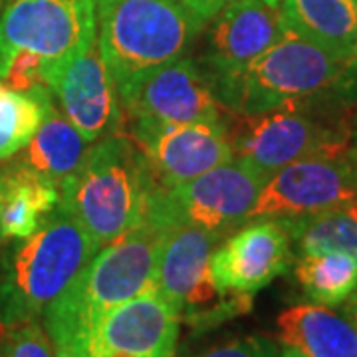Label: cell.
<instances>
[{"label":"cell","instance_id":"cell-1","mask_svg":"<svg viewBox=\"0 0 357 357\" xmlns=\"http://www.w3.org/2000/svg\"><path fill=\"white\" fill-rule=\"evenodd\" d=\"M155 189L139 145L117 133L89 147L82 165L60 185L58 208L103 248L145 220Z\"/></svg>","mask_w":357,"mask_h":357},{"label":"cell","instance_id":"cell-2","mask_svg":"<svg viewBox=\"0 0 357 357\" xmlns=\"http://www.w3.org/2000/svg\"><path fill=\"white\" fill-rule=\"evenodd\" d=\"M100 250L60 208L32 236L10 241L0 258V326L38 321Z\"/></svg>","mask_w":357,"mask_h":357},{"label":"cell","instance_id":"cell-3","mask_svg":"<svg viewBox=\"0 0 357 357\" xmlns=\"http://www.w3.org/2000/svg\"><path fill=\"white\" fill-rule=\"evenodd\" d=\"M96 20L121 105L151 74L183 58L204 28L181 0H96Z\"/></svg>","mask_w":357,"mask_h":357},{"label":"cell","instance_id":"cell-4","mask_svg":"<svg viewBox=\"0 0 357 357\" xmlns=\"http://www.w3.org/2000/svg\"><path fill=\"white\" fill-rule=\"evenodd\" d=\"M222 238L217 232L181 225L167 229L159 250L155 290L173 304L181 324L199 333L252 310V298L227 296L213 278L211 258Z\"/></svg>","mask_w":357,"mask_h":357},{"label":"cell","instance_id":"cell-5","mask_svg":"<svg viewBox=\"0 0 357 357\" xmlns=\"http://www.w3.org/2000/svg\"><path fill=\"white\" fill-rule=\"evenodd\" d=\"M357 58H342L288 32L244 70L234 91V115L262 114L333 89L351 76Z\"/></svg>","mask_w":357,"mask_h":357},{"label":"cell","instance_id":"cell-6","mask_svg":"<svg viewBox=\"0 0 357 357\" xmlns=\"http://www.w3.org/2000/svg\"><path fill=\"white\" fill-rule=\"evenodd\" d=\"M266 178L260 169L232 157L178 187H157L145 220L165 230L183 225L227 236L248 220Z\"/></svg>","mask_w":357,"mask_h":357},{"label":"cell","instance_id":"cell-7","mask_svg":"<svg viewBox=\"0 0 357 357\" xmlns=\"http://www.w3.org/2000/svg\"><path fill=\"white\" fill-rule=\"evenodd\" d=\"M98 38L96 0H6L0 14V60L24 50L46 62V84Z\"/></svg>","mask_w":357,"mask_h":357},{"label":"cell","instance_id":"cell-8","mask_svg":"<svg viewBox=\"0 0 357 357\" xmlns=\"http://www.w3.org/2000/svg\"><path fill=\"white\" fill-rule=\"evenodd\" d=\"M286 34L280 8L264 0H232L213 18L199 64L213 77L229 112L244 70Z\"/></svg>","mask_w":357,"mask_h":357},{"label":"cell","instance_id":"cell-9","mask_svg":"<svg viewBox=\"0 0 357 357\" xmlns=\"http://www.w3.org/2000/svg\"><path fill=\"white\" fill-rule=\"evenodd\" d=\"M351 203H356V169L349 149L312 155L268 175L248 220L310 217Z\"/></svg>","mask_w":357,"mask_h":357},{"label":"cell","instance_id":"cell-10","mask_svg":"<svg viewBox=\"0 0 357 357\" xmlns=\"http://www.w3.org/2000/svg\"><path fill=\"white\" fill-rule=\"evenodd\" d=\"M131 135L201 119H230L218 89L199 60L178 58L147 77L123 105Z\"/></svg>","mask_w":357,"mask_h":357},{"label":"cell","instance_id":"cell-11","mask_svg":"<svg viewBox=\"0 0 357 357\" xmlns=\"http://www.w3.org/2000/svg\"><path fill=\"white\" fill-rule=\"evenodd\" d=\"M230 119H201L131 135L147 157L155 185L173 189L232 159Z\"/></svg>","mask_w":357,"mask_h":357},{"label":"cell","instance_id":"cell-12","mask_svg":"<svg viewBox=\"0 0 357 357\" xmlns=\"http://www.w3.org/2000/svg\"><path fill=\"white\" fill-rule=\"evenodd\" d=\"M292 262V238L280 218H255L215 248L211 272L222 294L255 298Z\"/></svg>","mask_w":357,"mask_h":357},{"label":"cell","instance_id":"cell-13","mask_svg":"<svg viewBox=\"0 0 357 357\" xmlns=\"http://www.w3.org/2000/svg\"><path fill=\"white\" fill-rule=\"evenodd\" d=\"M50 89L60 112L89 143L121 131L123 105L100 54L98 38L54 76Z\"/></svg>","mask_w":357,"mask_h":357},{"label":"cell","instance_id":"cell-14","mask_svg":"<svg viewBox=\"0 0 357 357\" xmlns=\"http://www.w3.org/2000/svg\"><path fill=\"white\" fill-rule=\"evenodd\" d=\"M181 316L157 290L109 310L91 340L89 357L102 351L133 357H175Z\"/></svg>","mask_w":357,"mask_h":357},{"label":"cell","instance_id":"cell-15","mask_svg":"<svg viewBox=\"0 0 357 357\" xmlns=\"http://www.w3.org/2000/svg\"><path fill=\"white\" fill-rule=\"evenodd\" d=\"M282 345L304 357H357V333L344 314L319 304H298L278 319Z\"/></svg>","mask_w":357,"mask_h":357},{"label":"cell","instance_id":"cell-16","mask_svg":"<svg viewBox=\"0 0 357 357\" xmlns=\"http://www.w3.org/2000/svg\"><path fill=\"white\" fill-rule=\"evenodd\" d=\"M286 30L342 58H357V0H282Z\"/></svg>","mask_w":357,"mask_h":357},{"label":"cell","instance_id":"cell-17","mask_svg":"<svg viewBox=\"0 0 357 357\" xmlns=\"http://www.w3.org/2000/svg\"><path fill=\"white\" fill-rule=\"evenodd\" d=\"M60 204V187L24 167L2 169L0 192V241L32 236Z\"/></svg>","mask_w":357,"mask_h":357},{"label":"cell","instance_id":"cell-18","mask_svg":"<svg viewBox=\"0 0 357 357\" xmlns=\"http://www.w3.org/2000/svg\"><path fill=\"white\" fill-rule=\"evenodd\" d=\"M88 151L89 141L54 105L14 163L60 187L82 165Z\"/></svg>","mask_w":357,"mask_h":357},{"label":"cell","instance_id":"cell-19","mask_svg":"<svg viewBox=\"0 0 357 357\" xmlns=\"http://www.w3.org/2000/svg\"><path fill=\"white\" fill-rule=\"evenodd\" d=\"M300 255L344 252L357 258V204H344L318 215L280 218Z\"/></svg>","mask_w":357,"mask_h":357},{"label":"cell","instance_id":"cell-20","mask_svg":"<svg viewBox=\"0 0 357 357\" xmlns=\"http://www.w3.org/2000/svg\"><path fill=\"white\" fill-rule=\"evenodd\" d=\"M294 274L312 304L335 307L357 290V258L344 252L300 255Z\"/></svg>","mask_w":357,"mask_h":357},{"label":"cell","instance_id":"cell-21","mask_svg":"<svg viewBox=\"0 0 357 357\" xmlns=\"http://www.w3.org/2000/svg\"><path fill=\"white\" fill-rule=\"evenodd\" d=\"M54 107L52 89L20 93L0 82V159L18 153Z\"/></svg>","mask_w":357,"mask_h":357},{"label":"cell","instance_id":"cell-22","mask_svg":"<svg viewBox=\"0 0 357 357\" xmlns=\"http://www.w3.org/2000/svg\"><path fill=\"white\" fill-rule=\"evenodd\" d=\"M0 328V357H56L50 337L38 321Z\"/></svg>","mask_w":357,"mask_h":357},{"label":"cell","instance_id":"cell-23","mask_svg":"<svg viewBox=\"0 0 357 357\" xmlns=\"http://www.w3.org/2000/svg\"><path fill=\"white\" fill-rule=\"evenodd\" d=\"M192 357H280L278 347L272 340L262 335L236 337L225 344L206 347Z\"/></svg>","mask_w":357,"mask_h":357},{"label":"cell","instance_id":"cell-24","mask_svg":"<svg viewBox=\"0 0 357 357\" xmlns=\"http://www.w3.org/2000/svg\"><path fill=\"white\" fill-rule=\"evenodd\" d=\"M181 2L201 24L206 26V22H211L232 0H181Z\"/></svg>","mask_w":357,"mask_h":357},{"label":"cell","instance_id":"cell-25","mask_svg":"<svg viewBox=\"0 0 357 357\" xmlns=\"http://www.w3.org/2000/svg\"><path fill=\"white\" fill-rule=\"evenodd\" d=\"M342 306H344V316L349 319V324L354 326V330L357 333V290L345 300Z\"/></svg>","mask_w":357,"mask_h":357},{"label":"cell","instance_id":"cell-26","mask_svg":"<svg viewBox=\"0 0 357 357\" xmlns=\"http://www.w3.org/2000/svg\"><path fill=\"white\" fill-rule=\"evenodd\" d=\"M349 149L357 151V107L351 115V123H349Z\"/></svg>","mask_w":357,"mask_h":357},{"label":"cell","instance_id":"cell-27","mask_svg":"<svg viewBox=\"0 0 357 357\" xmlns=\"http://www.w3.org/2000/svg\"><path fill=\"white\" fill-rule=\"evenodd\" d=\"M280 357H304V356H302L300 351L292 349V347H286V345H284V347H282Z\"/></svg>","mask_w":357,"mask_h":357},{"label":"cell","instance_id":"cell-28","mask_svg":"<svg viewBox=\"0 0 357 357\" xmlns=\"http://www.w3.org/2000/svg\"><path fill=\"white\" fill-rule=\"evenodd\" d=\"M349 155H351L354 169H356V204H357V151H351V149H349Z\"/></svg>","mask_w":357,"mask_h":357},{"label":"cell","instance_id":"cell-29","mask_svg":"<svg viewBox=\"0 0 357 357\" xmlns=\"http://www.w3.org/2000/svg\"><path fill=\"white\" fill-rule=\"evenodd\" d=\"M264 2H268V4H272V6H276V4H278L280 0H264Z\"/></svg>","mask_w":357,"mask_h":357},{"label":"cell","instance_id":"cell-30","mask_svg":"<svg viewBox=\"0 0 357 357\" xmlns=\"http://www.w3.org/2000/svg\"><path fill=\"white\" fill-rule=\"evenodd\" d=\"M4 4H6V0H0V14L4 10Z\"/></svg>","mask_w":357,"mask_h":357},{"label":"cell","instance_id":"cell-31","mask_svg":"<svg viewBox=\"0 0 357 357\" xmlns=\"http://www.w3.org/2000/svg\"><path fill=\"white\" fill-rule=\"evenodd\" d=\"M0 192H2V169H0Z\"/></svg>","mask_w":357,"mask_h":357}]
</instances>
